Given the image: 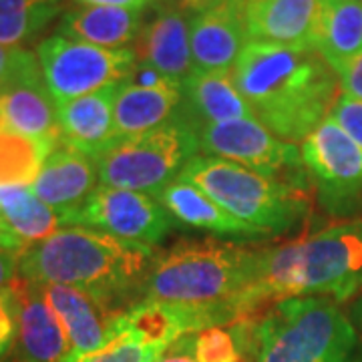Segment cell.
Wrapping results in <instances>:
<instances>
[{
    "instance_id": "6da1fadb",
    "label": "cell",
    "mask_w": 362,
    "mask_h": 362,
    "mask_svg": "<svg viewBox=\"0 0 362 362\" xmlns=\"http://www.w3.org/2000/svg\"><path fill=\"white\" fill-rule=\"evenodd\" d=\"M232 78L259 123L294 145L330 115L340 95L334 69L312 47L250 40Z\"/></svg>"
},
{
    "instance_id": "7a4b0ae2",
    "label": "cell",
    "mask_w": 362,
    "mask_h": 362,
    "mask_svg": "<svg viewBox=\"0 0 362 362\" xmlns=\"http://www.w3.org/2000/svg\"><path fill=\"white\" fill-rule=\"evenodd\" d=\"M262 254L264 247L223 242L181 244L153 262L139 296L195 312L209 328L244 320Z\"/></svg>"
},
{
    "instance_id": "3957f363",
    "label": "cell",
    "mask_w": 362,
    "mask_h": 362,
    "mask_svg": "<svg viewBox=\"0 0 362 362\" xmlns=\"http://www.w3.org/2000/svg\"><path fill=\"white\" fill-rule=\"evenodd\" d=\"M153 262V247L127 244L90 228L66 226L21 252L18 278L77 288L113 308L123 298L139 296Z\"/></svg>"
},
{
    "instance_id": "277c9868",
    "label": "cell",
    "mask_w": 362,
    "mask_h": 362,
    "mask_svg": "<svg viewBox=\"0 0 362 362\" xmlns=\"http://www.w3.org/2000/svg\"><path fill=\"white\" fill-rule=\"evenodd\" d=\"M362 290V220L342 221L286 246L264 247L250 314L298 296L346 302Z\"/></svg>"
},
{
    "instance_id": "5b68a950",
    "label": "cell",
    "mask_w": 362,
    "mask_h": 362,
    "mask_svg": "<svg viewBox=\"0 0 362 362\" xmlns=\"http://www.w3.org/2000/svg\"><path fill=\"white\" fill-rule=\"evenodd\" d=\"M354 349V326L328 298H286L256 324L254 362H350Z\"/></svg>"
},
{
    "instance_id": "8992f818",
    "label": "cell",
    "mask_w": 362,
    "mask_h": 362,
    "mask_svg": "<svg viewBox=\"0 0 362 362\" xmlns=\"http://www.w3.org/2000/svg\"><path fill=\"white\" fill-rule=\"evenodd\" d=\"M177 180L207 194L259 235L288 232L308 214L306 189L272 180L220 157L195 156Z\"/></svg>"
},
{
    "instance_id": "52a82bcc",
    "label": "cell",
    "mask_w": 362,
    "mask_h": 362,
    "mask_svg": "<svg viewBox=\"0 0 362 362\" xmlns=\"http://www.w3.org/2000/svg\"><path fill=\"white\" fill-rule=\"evenodd\" d=\"M197 151V133L175 117L157 129L117 137L90 159L95 161L99 183L105 187L156 197L165 185L180 177Z\"/></svg>"
},
{
    "instance_id": "ba28073f",
    "label": "cell",
    "mask_w": 362,
    "mask_h": 362,
    "mask_svg": "<svg viewBox=\"0 0 362 362\" xmlns=\"http://www.w3.org/2000/svg\"><path fill=\"white\" fill-rule=\"evenodd\" d=\"M37 59L57 105L125 83L139 61L135 49H103L61 35L40 40Z\"/></svg>"
},
{
    "instance_id": "9c48e42d",
    "label": "cell",
    "mask_w": 362,
    "mask_h": 362,
    "mask_svg": "<svg viewBox=\"0 0 362 362\" xmlns=\"http://www.w3.org/2000/svg\"><path fill=\"white\" fill-rule=\"evenodd\" d=\"M197 141L204 156L220 157L259 175L306 189L308 171L304 168L300 149L294 143L278 139L256 117L204 125L197 131Z\"/></svg>"
},
{
    "instance_id": "30bf717a",
    "label": "cell",
    "mask_w": 362,
    "mask_h": 362,
    "mask_svg": "<svg viewBox=\"0 0 362 362\" xmlns=\"http://www.w3.org/2000/svg\"><path fill=\"white\" fill-rule=\"evenodd\" d=\"M308 180L332 216L362 207V147L328 115L300 143Z\"/></svg>"
},
{
    "instance_id": "8fae6325",
    "label": "cell",
    "mask_w": 362,
    "mask_h": 362,
    "mask_svg": "<svg viewBox=\"0 0 362 362\" xmlns=\"http://www.w3.org/2000/svg\"><path fill=\"white\" fill-rule=\"evenodd\" d=\"M66 226L90 228L127 244L153 247L171 230V216L153 195L99 185Z\"/></svg>"
},
{
    "instance_id": "7c38bea8",
    "label": "cell",
    "mask_w": 362,
    "mask_h": 362,
    "mask_svg": "<svg viewBox=\"0 0 362 362\" xmlns=\"http://www.w3.org/2000/svg\"><path fill=\"white\" fill-rule=\"evenodd\" d=\"M16 324V358L23 362H65L71 342L40 284L16 276L8 286Z\"/></svg>"
},
{
    "instance_id": "4fadbf2b",
    "label": "cell",
    "mask_w": 362,
    "mask_h": 362,
    "mask_svg": "<svg viewBox=\"0 0 362 362\" xmlns=\"http://www.w3.org/2000/svg\"><path fill=\"white\" fill-rule=\"evenodd\" d=\"M192 57L195 71L232 73L235 61L250 42L244 0H228L192 16Z\"/></svg>"
},
{
    "instance_id": "5bb4252c",
    "label": "cell",
    "mask_w": 362,
    "mask_h": 362,
    "mask_svg": "<svg viewBox=\"0 0 362 362\" xmlns=\"http://www.w3.org/2000/svg\"><path fill=\"white\" fill-rule=\"evenodd\" d=\"M99 185L95 161L83 151L57 143L30 189L42 204L52 207L63 218L65 226Z\"/></svg>"
},
{
    "instance_id": "9a60e30c",
    "label": "cell",
    "mask_w": 362,
    "mask_h": 362,
    "mask_svg": "<svg viewBox=\"0 0 362 362\" xmlns=\"http://www.w3.org/2000/svg\"><path fill=\"white\" fill-rule=\"evenodd\" d=\"M40 288L65 328L71 354L93 352L115 337L119 310L77 288L61 284H40Z\"/></svg>"
},
{
    "instance_id": "2e32d148",
    "label": "cell",
    "mask_w": 362,
    "mask_h": 362,
    "mask_svg": "<svg viewBox=\"0 0 362 362\" xmlns=\"http://www.w3.org/2000/svg\"><path fill=\"white\" fill-rule=\"evenodd\" d=\"M189 28L192 16H187L181 6L161 8L147 25H143L135 47L137 59L181 85L195 71Z\"/></svg>"
},
{
    "instance_id": "e0dca14e",
    "label": "cell",
    "mask_w": 362,
    "mask_h": 362,
    "mask_svg": "<svg viewBox=\"0 0 362 362\" xmlns=\"http://www.w3.org/2000/svg\"><path fill=\"white\" fill-rule=\"evenodd\" d=\"M324 0H244L250 40L312 47Z\"/></svg>"
},
{
    "instance_id": "ac0fdd59",
    "label": "cell",
    "mask_w": 362,
    "mask_h": 362,
    "mask_svg": "<svg viewBox=\"0 0 362 362\" xmlns=\"http://www.w3.org/2000/svg\"><path fill=\"white\" fill-rule=\"evenodd\" d=\"M240 117H256L242 93L233 85L232 73L194 71L181 83L177 119L197 133L204 125Z\"/></svg>"
},
{
    "instance_id": "d6986e66",
    "label": "cell",
    "mask_w": 362,
    "mask_h": 362,
    "mask_svg": "<svg viewBox=\"0 0 362 362\" xmlns=\"http://www.w3.org/2000/svg\"><path fill=\"white\" fill-rule=\"evenodd\" d=\"M117 87L119 85H113L57 105L59 143L93 157L109 143L115 141L113 103H115Z\"/></svg>"
},
{
    "instance_id": "ffe728a7",
    "label": "cell",
    "mask_w": 362,
    "mask_h": 362,
    "mask_svg": "<svg viewBox=\"0 0 362 362\" xmlns=\"http://www.w3.org/2000/svg\"><path fill=\"white\" fill-rule=\"evenodd\" d=\"M0 115L4 129L59 143L57 103L42 78V71L0 90Z\"/></svg>"
},
{
    "instance_id": "44dd1931",
    "label": "cell",
    "mask_w": 362,
    "mask_h": 362,
    "mask_svg": "<svg viewBox=\"0 0 362 362\" xmlns=\"http://www.w3.org/2000/svg\"><path fill=\"white\" fill-rule=\"evenodd\" d=\"M143 28V11L119 6H77L61 14L57 35L103 49H129Z\"/></svg>"
},
{
    "instance_id": "7402d4cb",
    "label": "cell",
    "mask_w": 362,
    "mask_h": 362,
    "mask_svg": "<svg viewBox=\"0 0 362 362\" xmlns=\"http://www.w3.org/2000/svg\"><path fill=\"white\" fill-rule=\"evenodd\" d=\"M156 199L183 228L216 233V235H230V238H258L259 235L254 228L233 218L232 214L221 209L209 195L187 181H171L156 195Z\"/></svg>"
},
{
    "instance_id": "603a6c76",
    "label": "cell",
    "mask_w": 362,
    "mask_h": 362,
    "mask_svg": "<svg viewBox=\"0 0 362 362\" xmlns=\"http://www.w3.org/2000/svg\"><path fill=\"white\" fill-rule=\"evenodd\" d=\"M181 107V85L139 87L121 83L117 87L113 119L117 137L139 135L173 121Z\"/></svg>"
},
{
    "instance_id": "cb8c5ba5",
    "label": "cell",
    "mask_w": 362,
    "mask_h": 362,
    "mask_svg": "<svg viewBox=\"0 0 362 362\" xmlns=\"http://www.w3.org/2000/svg\"><path fill=\"white\" fill-rule=\"evenodd\" d=\"M314 49L337 71L362 52L361 0H324Z\"/></svg>"
},
{
    "instance_id": "d4e9b609",
    "label": "cell",
    "mask_w": 362,
    "mask_h": 362,
    "mask_svg": "<svg viewBox=\"0 0 362 362\" xmlns=\"http://www.w3.org/2000/svg\"><path fill=\"white\" fill-rule=\"evenodd\" d=\"M0 214L26 247L65 228L63 218L25 185H0Z\"/></svg>"
},
{
    "instance_id": "484cf974",
    "label": "cell",
    "mask_w": 362,
    "mask_h": 362,
    "mask_svg": "<svg viewBox=\"0 0 362 362\" xmlns=\"http://www.w3.org/2000/svg\"><path fill=\"white\" fill-rule=\"evenodd\" d=\"M59 14L61 0H0V45L25 47Z\"/></svg>"
},
{
    "instance_id": "4316f807",
    "label": "cell",
    "mask_w": 362,
    "mask_h": 362,
    "mask_svg": "<svg viewBox=\"0 0 362 362\" xmlns=\"http://www.w3.org/2000/svg\"><path fill=\"white\" fill-rule=\"evenodd\" d=\"M54 147L57 141L33 139L8 129L0 131V185L30 187Z\"/></svg>"
},
{
    "instance_id": "83f0119b",
    "label": "cell",
    "mask_w": 362,
    "mask_h": 362,
    "mask_svg": "<svg viewBox=\"0 0 362 362\" xmlns=\"http://www.w3.org/2000/svg\"><path fill=\"white\" fill-rule=\"evenodd\" d=\"M161 352L163 350L145 344L127 330L117 328L115 337L105 346L93 352L69 354L65 362H156Z\"/></svg>"
},
{
    "instance_id": "f1b7e54d",
    "label": "cell",
    "mask_w": 362,
    "mask_h": 362,
    "mask_svg": "<svg viewBox=\"0 0 362 362\" xmlns=\"http://www.w3.org/2000/svg\"><path fill=\"white\" fill-rule=\"evenodd\" d=\"M194 352L197 362H242L246 350L233 328L211 326L194 334Z\"/></svg>"
},
{
    "instance_id": "f546056e",
    "label": "cell",
    "mask_w": 362,
    "mask_h": 362,
    "mask_svg": "<svg viewBox=\"0 0 362 362\" xmlns=\"http://www.w3.org/2000/svg\"><path fill=\"white\" fill-rule=\"evenodd\" d=\"M37 73H40V65L35 52L25 47L0 45V90Z\"/></svg>"
},
{
    "instance_id": "4dcf8cb0",
    "label": "cell",
    "mask_w": 362,
    "mask_h": 362,
    "mask_svg": "<svg viewBox=\"0 0 362 362\" xmlns=\"http://www.w3.org/2000/svg\"><path fill=\"white\" fill-rule=\"evenodd\" d=\"M330 117L362 147V101L340 93Z\"/></svg>"
},
{
    "instance_id": "1f68e13d",
    "label": "cell",
    "mask_w": 362,
    "mask_h": 362,
    "mask_svg": "<svg viewBox=\"0 0 362 362\" xmlns=\"http://www.w3.org/2000/svg\"><path fill=\"white\" fill-rule=\"evenodd\" d=\"M334 73L340 83V90L344 95H350V97L362 101V52L358 57L350 59L349 63L338 66Z\"/></svg>"
},
{
    "instance_id": "d6a6232c",
    "label": "cell",
    "mask_w": 362,
    "mask_h": 362,
    "mask_svg": "<svg viewBox=\"0 0 362 362\" xmlns=\"http://www.w3.org/2000/svg\"><path fill=\"white\" fill-rule=\"evenodd\" d=\"M14 337H16V324H14V310L11 290L0 292V356L6 354L11 349Z\"/></svg>"
},
{
    "instance_id": "836d02e7",
    "label": "cell",
    "mask_w": 362,
    "mask_h": 362,
    "mask_svg": "<svg viewBox=\"0 0 362 362\" xmlns=\"http://www.w3.org/2000/svg\"><path fill=\"white\" fill-rule=\"evenodd\" d=\"M156 362H197L194 352V334L175 340L171 346L161 352Z\"/></svg>"
},
{
    "instance_id": "e575fe53",
    "label": "cell",
    "mask_w": 362,
    "mask_h": 362,
    "mask_svg": "<svg viewBox=\"0 0 362 362\" xmlns=\"http://www.w3.org/2000/svg\"><path fill=\"white\" fill-rule=\"evenodd\" d=\"M18 252L0 247V292L6 290L18 276Z\"/></svg>"
},
{
    "instance_id": "d590c367",
    "label": "cell",
    "mask_w": 362,
    "mask_h": 362,
    "mask_svg": "<svg viewBox=\"0 0 362 362\" xmlns=\"http://www.w3.org/2000/svg\"><path fill=\"white\" fill-rule=\"evenodd\" d=\"M81 6H119V8H135L143 11L149 0H75Z\"/></svg>"
},
{
    "instance_id": "8d00e7d4",
    "label": "cell",
    "mask_w": 362,
    "mask_h": 362,
    "mask_svg": "<svg viewBox=\"0 0 362 362\" xmlns=\"http://www.w3.org/2000/svg\"><path fill=\"white\" fill-rule=\"evenodd\" d=\"M0 247H4V250H11V252H23L25 250V244L14 235V232L11 230V226L6 223V220L2 218V214H0Z\"/></svg>"
},
{
    "instance_id": "74e56055",
    "label": "cell",
    "mask_w": 362,
    "mask_h": 362,
    "mask_svg": "<svg viewBox=\"0 0 362 362\" xmlns=\"http://www.w3.org/2000/svg\"><path fill=\"white\" fill-rule=\"evenodd\" d=\"M223 2H228V0H180V6L185 13L199 14L218 6V4H223Z\"/></svg>"
},
{
    "instance_id": "f35d334b",
    "label": "cell",
    "mask_w": 362,
    "mask_h": 362,
    "mask_svg": "<svg viewBox=\"0 0 362 362\" xmlns=\"http://www.w3.org/2000/svg\"><path fill=\"white\" fill-rule=\"evenodd\" d=\"M352 314H354V320H356V324L361 326V330H362V296L356 300V304H354V310H352Z\"/></svg>"
},
{
    "instance_id": "ab89813d",
    "label": "cell",
    "mask_w": 362,
    "mask_h": 362,
    "mask_svg": "<svg viewBox=\"0 0 362 362\" xmlns=\"http://www.w3.org/2000/svg\"><path fill=\"white\" fill-rule=\"evenodd\" d=\"M8 362H23V361H21V358H16V356H14V358H11V361H8Z\"/></svg>"
},
{
    "instance_id": "60d3db41",
    "label": "cell",
    "mask_w": 362,
    "mask_h": 362,
    "mask_svg": "<svg viewBox=\"0 0 362 362\" xmlns=\"http://www.w3.org/2000/svg\"><path fill=\"white\" fill-rule=\"evenodd\" d=\"M361 2H362V0H361Z\"/></svg>"
}]
</instances>
